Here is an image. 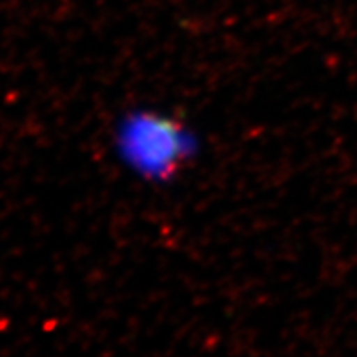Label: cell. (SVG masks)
Wrapping results in <instances>:
<instances>
[{
  "mask_svg": "<svg viewBox=\"0 0 357 357\" xmlns=\"http://www.w3.org/2000/svg\"><path fill=\"white\" fill-rule=\"evenodd\" d=\"M113 139L115 151L124 165L151 181L174 177L197 151L195 137L188 128L153 112L126 115Z\"/></svg>",
  "mask_w": 357,
  "mask_h": 357,
  "instance_id": "obj_1",
  "label": "cell"
}]
</instances>
